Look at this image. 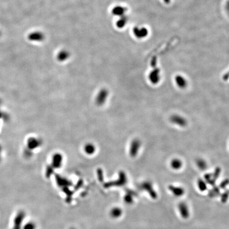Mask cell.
I'll list each match as a JSON object with an SVG mask.
<instances>
[{
    "instance_id": "1",
    "label": "cell",
    "mask_w": 229,
    "mask_h": 229,
    "mask_svg": "<svg viewBox=\"0 0 229 229\" xmlns=\"http://www.w3.org/2000/svg\"><path fill=\"white\" fill-rule=\"evenodd\" d=\"M25 212L24 211H19L15 217L12 229H21L22 223L25 218Z\"/></svg>"
},
{
    "instance_id": "2",
    "label": "cell",
    "mask_w": 229,
    "mask_h": 229,
    "mask_svg": "<svg viewBox=\"0 0 229 229\" xmlns=\"http://www.w3.org/2000/svg\"><path fill=\"white\" fill-rule=\"evenodd\" d=\"M108 94H109V92L107 89H101L98 92L96 98H95L96 103L99 106H101L104 104L108 98Z\"/></svg>"
},
{
    "instance_id": "3",
    "label": "cell",
    "mask_w": 229,
    "mask_h": 229,
    "mask_svg": "<svg viewBox=\"0 0 229 229\" xmlns=\"http://www.w3.org/2000/svg\"><path fill=\"white\" fill-rule=\"evenodd\" d=\"M141 146V142L139 139H135L132 141L130 147V154L133 157L138 154L139 148Z\"/></svg>"
},
{
    "instance_id": "4",
    "label": "cell",
    "mask_w": 229,
    "mask_h": 229,
    "mask_svg": "<svg viewBox=\"0 0 229 229\" xmlns=\"http://www.w3.org/2000/svg\"><path fill=\"white\" fill-rule=\"evenodd\" d=\"M170 119L172 124L179 126L185 127L187 125V122L186 119L181 116L174 115L172 116Z\"/></svg>"
},
{
    "instance_id": "5",
    "label": "cell",
    "mask_w": 229,
    "mask_h": 229,
    "mask_svg": "<svg viewBox=\"0 0 229 229\" xmlns=\"http://www.w3.org/2000/svg\"><path fill=\"white\" fill-rule=\"evenodd\" d=\"M133 33L136 38H143L148 35V30L145 27H135L133 29Z\"/></svg>"
},
{
    "instance_id": "6",
    "label": "cell",
    "mask_w": 229,
    "mask_h": 229,
    "mask_svg": "<svg viewBox=\"0 0 229 229\" xmlns=\"http://www.w3.org/2000/svg\"><path fill=\"white\" fill-rule=\"evenodd\" d=\"M148 79L152 84H156L158 83L160 80L159 70L155 69L151 72L148 75Z\"/></svg>"
},
{
    "instance_id": "7",
    "label": "cell",
    "mask_w": 229,
    "mask_h": 229,
    "mask_svg": "<svg viewBox=\"0 0 229 229\" xmlns=\"http://www.w3.org/2000/svg\"><path fill=\"white\" fill-rule=\"evenodd\" d=\"M63 162V156L60 153H56L52 158L51 166L55 168H59L62 166Z\"/></svg>"
},
{
    "instance_id": "8",
    "label": "cell",
    "mask_w": 229,
    "mask_h": 229,
    "mask_svg": "<svg viewBox=\"0 0 229 229\" xmlns=\"http://www.w3.org/2000/svg\"><path fill=\"white\" fill-rule=\"evenodd\" d=\"M175 82L177 86L181 89L185 88L187 86V81L185 78L180 75H177L175 77Z\"/></svg>"
},
{
    "instance_id": "9",
    "label": "cell",
    "mask_w": 229,
    "mask_h": 229,
    "mask_svg": "<svg viewBox=\"0 0 229 229\" xmlns=\"http://www.w3.org/2000/svg\"><path fill=\"white\" fill-rule=\"evenodd\" d=\"M180 213L182 214V217L187 218L189 215L188 209L187 206L185 203H180L179 205Z\"/></svg>"
},
{
    "instance_id": "10",
    "label": "cell",
    "mask_w": 229,
    "mask_h": 229,
    "mask_svg": "<svg viewBox=\"0 0 229 229\" xmlns=\"http://www.w3.org/2000/svg\"><path fill=\"white\" fill-rule=\"evenodd\" d=\"M70 56V54L66 51H59L58 54H57V58L58 60L60 62H63V61H66L67 59H68V57Z\"/></svg>"
},
{
    "instance_id": "11",
    "label": "cell",
    "mask_w": 229,
    "mask_h": 229,
    "mask_svg": "<svg viewBox=\"0 0 229 229\" xmlns=\"http://www.w3.org/2000/svg\"><path fill=\"white\" fill-rule=\"evenodd\" d=\"M84 150L86 154L92 155L94 154L95 151V146L92 143H88L84 146Z\"/></svg>"
},
{
    "instance_id": "12",
    "label": "cell",
    "mask_w": 229,
    "mask_h": 229,
    "mask_svg": "<svg viewBox=\"0 0 229 229\" xmlns=\"http://www.w3.org/2000/svg\"><path fill=\"white\" fill-rule=\"evenodd\" d=\"M125 11H126V9L124 7L121 6H117V7H114L112 11V12L113 15H115L122 16L125 13Z\"/></svg>"
},
{
    "instance_id": "13",
    "label": "cell",
    "mask_w": 229,
    "mask_h": 229,
    "mask_svg": "<svg viewBox=\"0 0 229 229\" xmlns=\"http://www.w3.org/2000/svg\"><path fill=\"white\" fill-rule=\"evenodd\" d=\"M171 167L174 170H178L181 168L183 165L182 161L178 159H174L170 163Z\"/></svg>"
},
{
    "instance_id": "14",
    "label": "cell",
    "mask_w": 229,
    "mask_h": 229,
    "mask_svg": "<svg viewBox=\"0 0 229 229\" xmlns=\"http://www.w3.org/2000/svg\"><path fill=\"white\" fill-rule=\"evenodd\" d=\"M169 189H170L171 192H173L174 194L176 196H182V195H183L184 191L183 189L180 187H176L174 186H170L169 187Z\"/></svg>"
},
{
    "instance_id": "15",
    "label": "cell",
    "mask_w": 229,
    "mask_h": 229,
    "mask_svg": "<svg viewBox=\"0 0 229 229\" xmlns=\"http://www.w3.org/2000/svg\"><path fill=\"white\" fill-rule=\"evenodd\" d=\"M196 164L198 166V168L201 169L203 170L207 167V165L206 162L203 159H198L196 161Z\"/></svg>"
},
{
    "instance_id": "16",
    "label": "cell",
    "mask_w": 229,
    "mask_h": 229,
    "mask_svg": "<svg viewBox=\"0 0 229 229\" xmlns=\"http://www.w3.org/2000/svg\"><path fill=\"white\" fill-rule=\"evenodd\" d=\"M111 214L114 218L118 217L121 214V209H118V208L113 209L111 212Z\"/></svg>"
},
{
    "instance_id": "17",
    "label": "cell",
    "mask_w": 229,
    "mask_h": 229,
    "mask_svg": "<svg viewBox=\"0 0 229 229\" xmlns=\"http://www.w3.org/2000/svg\"><path fill=\"white\" fill-rule=\"evenodd\" d=\"M24 229H35L36 224L33 222H28L24 226Z\"/></svg>"
},
{
    "instance_id": "18",
    "label": "cell",
    "mask_w": 229,
    "mask_h": 229,
    "mask_svg": "<svg viewBox=\"0 0 229 229\" xmlns=\"http://www.w3.org/2000/svg\"><path fill=\"white\" fill-rule=\"evenodd\" d=\"M198 187L201 190V191H204L206 189V184L202 180H199V182L198 183Z\"/></svg>"
},
{
    "instance_id": "19",
    "label": "cell",
    "mask_w": 229,
    "mask_h": 229,
    "mask_svg": "<svg viewBox=\"0 0 229 229\" xmlns=\"http://www.w3.org/2000/svg\"><path fill=\"white\" fill-rule=\"evenodd\" d=\"M125 24H126V20L124 18H122L118 21L117 26L118 27L122 28L125 26Z\"/></svg>"
},
{
    "instance_id": "20",
    "label": "cell",
    "mask_w": 229,
    "mask_h": 229,
    "mask_svg": "<svg viewBox=\"0 0 229 229\" xmlns=\"http://www.w3.org/2000/svg\"><path fill=\"white\" fill-rule=\"evenodd\" d=\"M227 10H228V11H229V2H228V3H227Z\"/></svg>"
},
{
    "instance_id": "21",
    "label": "cell",
    "mask_w": 229,
    "mask_h": 229,
    "mask_svg": "<svg viewBox=\"0 0 229 229\" xmlns=\"http://www.w3.org/2000/svg\"><path fill=\"white\" fill-rule=\"evenodd\" d=\"M163 1H164L165 3H168V2L169 1V0H163Z\"/></svg>"
}]
</instances>
